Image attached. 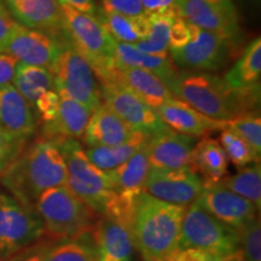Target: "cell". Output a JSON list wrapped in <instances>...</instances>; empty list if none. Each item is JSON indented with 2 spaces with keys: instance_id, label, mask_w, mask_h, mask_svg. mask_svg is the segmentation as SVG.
<instances>
[{
  "instance_id": "6da1fadb",
  "label": "cell",
  "mask_w": 261,
  "mask_h": 261,
  "mask_svg": "<svg viewBox=\"0 0 261 261\" xmlns=\"http://www.w3.org/2000/svg\"><path fill=\"white\" fill-rule=\"evenodd\" d=\"M166 86L178 99L219 121H230L259 108L260 86L237 90L208 71H177Z\"/></svg>"
},
{
  "instance_id": "7a4b0ae2",
  "label": "cell",
  "mask_w": 261,
  "mask_h": 261,
  "mask_svg": "<svg viewBox=\"0 0 261 261\" xmlns=\"http://www.w3.org/2000/svg\"><path fill=\"white\" fill-rule=\"evenodd\" d=\"M5 190L21 203L34 210L42 192L67 184L63 155L54 140L38 138L0 175Z\"/></svg>"
},
{
  "instance_id": "3957f363",
  "label": "cell",
  "mask_w": 261,
  "mask_h": 261,
  "mask_svg": "<svg viewBox=\"0 0 261 261\" xmlns=\"http://www.w3.org/2000/svg\"><path fill=\"white\" fill-rule=\"evenodd\" d=\"M187 208L140 192L133 208L129 228L136 249L143 260L168 261L177 252Z\"/></svg>"
},
{
  "instance_id": "277c9868",
  "label": "cell",
  "mask_w": 261,
  "mask_h": 261,
  "mask_svg": "<svg viewBox=\"0 0 261 261\" xmlns=\"http://www.w3.org/2000/svg\"><path fill=\"white\" fill-rule=\"evenodd\" d=\"M34 210L44 225L45 240H74L91 233L94 214L67 185L51 188L39 196Z\"/></svg>"
},
{
  "instance_id": "5b68a950",
  "label": "cell",
  "mask_w": 261,
  "mask_h": 261,
  "mask_svg": "<svg viewBox=\"0 0 261 261\" xmlns=\"http://www.w3.org/2000/svg\"><path fill=\"white\" fill-rule=\"evenodd\" d=\"M63 31L70 44L89 62L98 81L103 83L115 68L114 39L96 16L60 4Z\"/></svg>"
},
{
  "instance_id": "8992f818",
  "label": "cell",
  "mask_w": 261,
  "mask_h": 261,
  "mask_svg": "<svg viewBox=\"0 0 261 261\" xmlns=\"http://www.w3.org/2000/svg\"><path fill=\"white\" fill-rule=\"evenodd\" d=\"M60 148L67 167V187L94 214L102 215L114 194L109 172L97 168L87 159L79 140L71 138L51 139Z\"/></svg>"
},
{
  "instance_id": "52a82bcc",
  "label": "cell",
  "mask_w": 261,
  "mask_h": 261,
  "mask_svg": "<svg viewBox=\"0 0 261 261\" xmlns=\"http://www.w3.org/2000/svg\"><path fill=\"white\" fill-rule=\"evenodd\" d=\"M194 248L226 260L240 252L237 231L221 224L197 202L189 205L181 223L179 249Z\"/></svg>"
},
{
  "instance_id": "ba28073f",
  "label": "cell",
  "mask_w": 261,
  "mask_h": 261,
  "mask_svg": "<svg viewBox=\"0 0 261 261\" xmlns=\"http://www.w3.org/2000/svg\"><path fill=\"white\" fill-rule=\"evenodd\" d=\"M55 91L69 97L93 113L102 104L99 81L89 62L81 56L64 33V44L52 70Z\"/></svg>"
},
{
  "instance_id": "9c48e42d",
  "label": "cell",
  "mask_w": 261,
  "mask_h": 261,
  "mask_svg": "<svg viewBox=\"0 0 261 261\" xmlns=\"http://www.w3.org/2000/svg\"><path fill=\"white\" fill-rule=\"evenodd\" d=\"M44 238V225L35 210L0 190V261Z\"/></svg>"
},
{
  "instance_id": "30bf717a",
  "label": "cell",
  "mask_w": 261,
  "mask_h": 261,
  "mask_svg": "<svg viewBox=\"0 0 261 261\" xmlns=\"http://www.w3.org/2000/svg\"><path fill=\"white\" fill-rule=\"evenodd\" d=\"M190 24V23H189ZM191 37L182 47L169 50L173 63L185 70L215 71L226 64L233 42L190 24Z\"/></svg>"
},
{
  "instance_id": "8fae6325",
  "label": "cell",
  "mask_w": 261,
  "mask_h": 261,
  "mask_svg": "<svg viewBox=\"0 0 261 261\" xmlns=\"http://www.w3.org/2000/svg\"><path fill=\"white\" fill-rule=\"evenodd\" d=\"M178 15L188 23L231 42L240 39V15L233 0H178Z\"/></svg>"
},
{
  "instance_id": "7c38bea8",
  "label": "cell",
  "mask_w": 261,
  "mask_h": 261,
  "mask_svg": "<svg viewBox=\"0 0 261 261\" xmlns=\"http://www.w3.org/2000/svg\"><path fill=\"white\" fill-rule=\"evenodd\" d=\"M99 85L104 104L133 130L155 136L168 129V127L161 121L156 110L123 85L119 83Z\"/></svg>"
},
{
  "instance_id": "4fadbf2b",
  "label": "cell",
  "mask_w": 261,
  "mask_h": 261,
  "mask_svg": "<svg viewBox=\"0 0 261 261\" xmlns=\"http://www.w3.org/2000/svg\"><path fill=\"white\" fill-rule=\"evenodd\" d=\"M64 44V31L56 35L51 33L16 24L10 38L6 54L11 55L18 63L34 65L54 70Z\"/></svg>"
},
{
  "instance_id": "5bb4252c",
  "label": "cell",
  "mask_w": 261,
  "mask_h": 261,
  "mask_svg": "<svg viewBox=\"0 0 261 261\" xmlns=\"http://www.w3.org/2000/svg\"><path fill=\"white\" fill-rule=\"evenodd\" d=\"M203 181L190 166L178 169H150L143 191L167 203L189 207L203 190Z\"/></svg>"
},
{
  "instance_id": "9a60e30c",
  "label": "cell",
  "mask_w": 261,
  "mask_h": 261,
  "mask_svg": "<svg viewBox=\"0 0 261 261\" xmlns=\"http://www.w3.org/2000/svg\"><path fill=\"white\" fill-rule=\"evenodd\" d=\"M195 202L221 224L238 231L256 217L257 208L252 202L227 190L220 184L204 185Z\"/></svg>"
},
{
  "instance_id": "2e32d148",
  "label": "cell",
  "mask_w": 261,
  "mask_h": 261,
  "mask_svg": "<svg viewBox=\"0 0 261 261\" xmlns=\"http://www.w3.org/2000/svg\"><path fill=\"white\" fill-rule=\"evenodd\" d=\"M94 261H132L136 244L129 226L102 214L91 231Z\"/></svg>"
},
{
  "instance_id": "e0dca14e",
  "label": "cell",
  "mask_w": 261,
  "mask_h": 261,
  "mask_svg": "<svg viewBox=\"0 0 261 261\" xmlns=\"http://www.w3.org/2000/svg\"><path fill=\"white\" fill-rule=\"evenodd\" d=\"M0 128L24 143H28L38 128L34 109L12 84L0 87Z\"/></svg>"
},
{
  "instance_id": "ac0fdd59",
  "label": "cell",
  "mask_w": 261,
  "mask_h": 261,
  "mask_svg": "<svg viewBox=\"0 0 261 261\" xmlns=\"http://www.w3.org/2000/svg\"><path fill=\"white\" fill-rule=\"evenodd\" d=\"M156 113L161 121L174 132L190 137H202L213 130L226 128L227 121L211 119L197 110L173 97L161 104Z\"/></svg>"
},
{
  "instance_id": "d6986e66",
  "label": "cell",
  "mask_w": 261,
  "mask_h": 261,
  "mask_svg": "<svg viewBox=\"0 0 261 261\" xmlns=\"http://www.w3.org/2000/svg\"><path fill=\"white\" fill-rule=\"evenodd\" d=\"M195 138L171 128L150 137L148 158L151 168L178 169L189 166Z\"/></svg>"
},
{
  "instance_id": "ffe728a7",
  "label": "cell",
  "mask_w": 261,
  "mask_h": 261,
  "mask_svg": "<svg viewBox=\"0 0 261 261\" xmlns=\"http://www.w3.org/2000/svg\"><path fill=\"white\" fill-rule=\"evenodd\" d=\"M104 83H119L123 85L155 110L169 98L174 97L158 75L140 68H125L115 65L108 79L100 84Z\"/></svg>"
},
{
  "instance_id": "44dd1931",
  "label": "cell",
  "mask_w": 261,
  "mask_h": 261,
  "mask_svg": "<svg viewBox=\"0 0 261 261\" xmlns=\"http://www.w3.org/2000/svg\"><path fill=\"white\" fill-rule=\"evenodd\" d=\"M6 9L18 24L56 35L63 33L57 0H19Z\"/></svg>"
},
{
  "instance_id": "7402d4cb",
  "label": "cell",
  "mask_w": 261,
  "mask_h": 261,
  "mask_svg": "<svg viewBox=\"0 0 261 261\" xmlns=\"http://www.w3.org/2000/svg\"><path fill=\"white\" fill-rule=\"evenodd\" d=\"M151 166L148 158V143L137 150L130 159L109 172L114 185V197L128 203H135L143 191Z\"/></svg>"
},
{
  "instance_id": "603a6c76",
  "label": "cell",
  "mask_w": 261,
  "mask_h": 261,
  "mask_svg": "<svg viewBox=\"0 0 261 261\" xmlns=\"http://www.w3.org/2000/svg\"><path fill=\"white\" fill-rule=\"evenodd\" d=\"M133 130L106 104H100L91 114L84 132L87 146H115L130 138Z\"/></svg>"
},
{
  "instance_id": "cb8c5ba5",
  "label": "cell",
  "mask_w": 261,
  "mask_h": 261,
  "mask_svg": "<svg viewBox=\"0 0 261 261\" xmlns=\"http://www.w3.org/2000/svg\"><path fill=\"white\" fill-rule=\"evenodd\" d=\"M60 97L57 115L51 122L42 125L41 137L47 139H83L85 128L92 113L83 104L75 102L69 97Z\"/></svg>"
},
{
  "instance_id": "d4e9b609",
  "label": "cell",
  "mask_w": 261,
  "mask_h": 261,
  "mask_svg": "<svg viewBox=\"0 0 261 261\" xmlns=\"http://www.w3.org/2000/svg\"><path fill=\"white\" fill-rule=\"evenodd\" d=\"M189 166L202 175L204 185L217 184L226 177L228 160L217 139L205 137L192 149Z\"/></svg>"
},
{
  "instance_id": "484cf974",
  "label": "cell",
  "mask_w": 261,
  "mask_h": 261,
  "mask_svg": "<svg viewBox=\"0 0 261 261\" xmlns=\"http://www.w3.org/2000/svg\"><path fill=\"white\" fill-rule=\"evenodd\" d=\"M114 51H115L116 65L148 70L150 73L158 75L165 84L178 71L169 56L161 57L144 54V52L137 50L132 44H125V42L115 40L114 41Z\"/></svg>"
},
{
  "instance_id": "4316f807",
  "label": "cell",
  "mask_w": 261,
  "mask_h": 261,
  "mask_svg": "<svg viewBox=\"0 0 261 261\" xmlns=\"http://www.w3.org/2000/svg\"><path fill=\"white\" fill-rule=\"evenodd\" d=\"M96 17L99 19L114 40L125 44L133 45L143 40L149 32L150 23L146 14L142 16H127L98 8Z\"/></svg>"
},
{
  "instance_id": "83f0119b",
  "label": "cell",
  "mask_w": 261,
  "mask_h": 261,
  "mask_svg": "<svg viewBox=\"0 0 261 261\" xmlns=\"http://www.w3.org/2000/svg\"><path fill=\"white\" fill-rule=\"evenodd\" d=\"M149 135L140 130H135L128 140L115 146H89L85 150L87 159L104 172H110L130 159L137 150L146 144Z\"/></svg>"
},
{
  "instance_id": "f1b7e54d",
  "label": "cell",
  "mask_w": 261,
  "mask_h": 261,
  "mask_svg": "<svg viewBox=\"0 0 261 261\" xmlns=\"http://www.w3.org/2000/svg\"><path fill=\"white\" fill-rule=\"evenodd\" d=\"M261 75V39L256 38L243 51L242 56L227 71L224 80L237 90L254 89L260 86Z\"/></svg>"
},
{
  "instance_id": "f546056e",
  "label": "cell",
  "mask_w": 261,
  "mask_h": 261,
  "mask_svg": "<svg viewBox=\"0 0 261 261\" xmlns=\"http://www.w3.org/2000/svg\"><path fill=\"white\" fill-rule=\"evenodd\" d=\"M12 85L34 109L39 96L46 91L55 90V77L46 68L18 63Z\"/></svg>"
},
{
  "instance_id": "4dcf8cb0",
  "label": "cell",
  "mask_w": 261,
  "mask_h": 261,
  "mask_svg": "<svg viewBox=\"0 0 261 261\" xmlns=\"http://www.w3.org/2000/svg\"><path fill=\"white\" fill-rule=\"evenodd\" d=\"M177 14H155L148 15L149 32L146 37L136 44L137 50L155 56L168 57L169 54V29Z\"/></svg>"
},
{
  "instance_id": "1f68e13d",
  "label": "cell",
  "mask_w": 261,
  "mask_h": 261,
  "mask_svg": "<svg viewBox=\"0 0 261 261\" xmlns=\"http://www.w3.org/2000/svg\"><path fill=\"white\" fill-rule=\"evenodd\" d=\"M227 190L250 201L257 208L261 207V166L254 162L252 166L241 168L237 174L224 177L218 182Z\"/></svg>"
},
{
  "instance_id": "d6a6232c",
  "label": "cell",
  "mask_w": 261,
  "mask_h": 261,
  "mask_svg": "<svg viewBox=\"0 0 261 261\" xmlns=\"http://www.w3.org/2000/svg\"><path fill=\"white\" fill-rule=\"evenodd\" d=\"M89 234L55 242L47 240L45 261H94L93 243Z\"/></svg>"
},
{
  "instance_id": "836d02e7",
  "label": "cell",
  "mask_w": 261,
  "mask_h": 261,
  "mask_svg": "<svg viewBox=\"0 0 261 261\" xmlns=\"http://www.w3.org/2000/svg\"><path fill=\"white\" fill-rule=\"evenodd\" d=\"M219 143L228 161L232 162L237 168L246 167L252 162H260V159L254 154L246 140L227 127L221 132Z\"/></svg>"
},
{
  "instance_id": "e575fe53",
  "label": "cell",
  "mask_w": 261,
  "mask_h": 261,
  "mask_svg": "<svg viewBox=\"0 0 261 261\" xmlns=\"http://www.w3.org/2000/svg\"><path fill=\"white\" fill-rule=\"evenodd\" d=\"M227 128L232 129L248 145L252 148L257 158L261 156V117L259 113L243 114L226 123Z\"/></svg>"
},
{
  "instance_id": "d590c367",
  "label": "cell",
  "mask_w": 261,
  "mask_h": 261,
  "mask_svg": "<svg viewBox=\"0 0 261 261\" xmlns=\"http://www.w3.org/2000/svg\"><path fill=\"white\" fill-rule=\"evenodd\" d=\"M237 232L243 260L261 261V226L259 218H253Z\"/></svg>"
},
{
  "instance_id": "8d00e7d4",
  "label": "cell",
  "mask_w": 261,
  "mask_h": 261,
  "mask_svg": "<svg viewBox=\"0 0 261 261\" xmlns=\"http://www.w3.org/2000/svg\"><path fill=\"white\" fill-rule=\"evenodd\" d=\"M27 143L21 142L0 128V175L21 155Z\"/></svg>"
},
{
  "instance_id": "74e56055",
  "label": "cell",
  "mask_w": 261,
  "mask_h": 261,
  "mask_svg": "<svg viewBox=\"0 0 261 261\" xmlns=\"http://www.w3.org/2000/svg\"><path fill=\"white\" fill-rule=\"evenodd\" d=\"M60 94L55 90L46 91L39 96L34 104V112L37 114L38 120H41L42 125H46L56 117L60 108Z\"/></svg>"
},
{
  "instance_id": "f35d334b",
  "label": "cell",
  "mask_w": 261,
  "mask_h": 261,
  "mask_svg": "<svg viewBox=\"0 0 261 261\" xmlns=\"http://www.w3.org/2000/svg\"><path fill=\"white\" fill-rule=\"evenodd\" d=\"M191 37L190 24L180 16L174 17L169 29V50L182 47L187 45Z\"/></svg>"
},
{
  "instance_id": "ab89813d",
  "label": "cell",
  "mask_w": 261,
  "mask_h": 261,
  "mask_svg": "<svg viewBox=\"0 0 261 261\" xmlns=\"http://www.w3.org/2000/svg\"><path fill=\"white\" fill-rule=\"evenodd\" d=\"M100 3L102 9L107 11L127 16H142L145 14L140 0H100Z\"/></svg>"
},
{
  "instance_id": "60d3db41",
  "label": "cell",
  "mask_w": 261,
  "mask_h": 261,
  "mask_svg": "<svg viewBox=\"0 0 261 261\" xmlns=\"http://www.w3.org/2000/svg\"><path fill=\"white\" fill-rule=\"evenodd\" d=\"M16 24L17 22L12 18L4 3L0 0V52H5Z\"/></svg>"
},
{
  "instance_id": "b9f144b4",
  "label": "cell",
  "mask_w": 261,
  "mask_h": 261,
  "mask_svg": "<svg viewBox=\"0 0 261 261\" xmlns=\"http://www.w3.org/2000/svg\"><path fill=\"white\" fill-rule=\"evenodd\" d=\"M47 240L34 243L33 246L19 250L4 261H45V249H46Z\"/></svg>"
},
{
  "instance_id": "7bdbcfd3",
  "label": "cell",
  "mask_w": 261,
  "mask_h": 261,
  "mask_svg": "<svg viewBox=\"0 0 261 261\" xmlns=\"http://www.w3.org/2000/svg\"><path fill=\"white\" fill-rule=\"evenodd\" d=\"M168 261H225L223 257L194 248L178 249Z\"/></svg>"
},
{
  "instance_id": "ee69618b",
  "label": "cell",
  "mask_w": 261,
  "mask_h": 261,
  "mask_svg": "<svg viewBox=\"0 0 261 261\" xmlns=\"http://www.w3.org/2000/svg\"><path fill=\"white\" fill-rule=\"evenodd\" d=\"M146 15L177 14L178 0H140Z\"/></svg>"
},
{
  "instance_id": "f6af8a7d",
  "label": "cell",
  "mask_w": 261,
  "mask_h": 261,
  "mask_svg": "<svg viewBox=\"0 0 261 261\" xmlns=\"http://www.w3.org/2000/svg\"><path fill=\"white\" fill-rule=\"evenodd\" d=\"M18 61L6 52H0V87L11 85L14 81Z\"/></svg>"
},
{
  "instance_id": "bcb514c9",
  "label": "cell",
  "mask_w": 261,
  "mask_h": 261,
  "mask_svg": "<svg viewBox=\"0 0 261 261\" xmlns=\"http://www.w3.org/2000/svg\"><path fill=\"white\" fill-rule=\"evenodd\" d=\"M58 4H65L77 10V11L89 14L92 16L97 15L98 5L96 0H57Z\"/></svg>"
},
{
  "instance_id": "7dc6e473",
  "label": "cell",
  "mask_w": 261,
  "mask_h": 261,
  "mask_svg": "<svg viewBox=\"0 0 261 261\" xmlns=\"http://www.w3.org/2000/svg\"><path fill=\"white\" fill-rule=\"evenodd\" d=\"M225 261H244L243 260V256H242V253H241V250L238 253H236V254H233L232 256H230V257H227L226 260Z\"/></svg>"
},
{
  "instance_id": "c3c4849f",
  "label": "cell",
  "mask_w": 261,
  "mask_h": 261,
  "mask_svg": "<svg viewBox=\"0 0 261 261\" xmlns=\"http://www.w3.org/2000/svg\"><path fill=\"white\" fill-rule=\"evenodd\" d=\"M3 3H4V5L6 6V8H9V6H11L12 4H15V3L19 2V0H2Z\"/></svg>"
}]
</instances>
